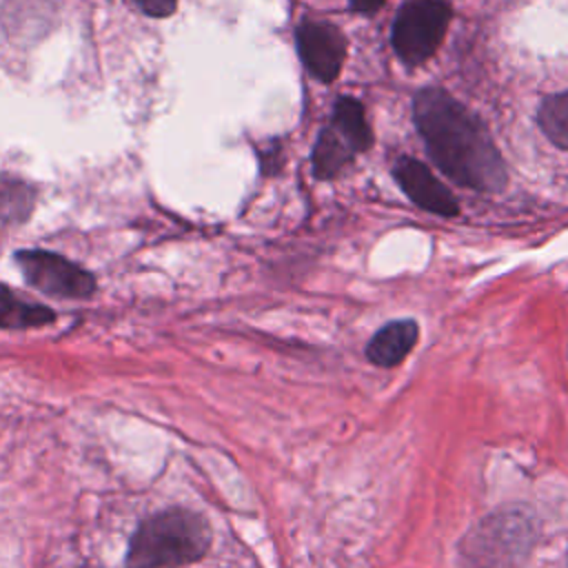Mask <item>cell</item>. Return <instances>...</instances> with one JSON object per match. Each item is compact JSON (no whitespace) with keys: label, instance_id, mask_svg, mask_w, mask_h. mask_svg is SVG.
I'll list each match as a JSON object with an SVG mask.
<instances>
[{"label":"cell","instance_id":"6da1fadb","mask_svg":"<svg viewBox=\"0 0 568 568\" xmlns=\"http://www.w3.org/2000/svg\"><path fill=\"white\" fill-rule=\"evenodd\" d=\"M413 115L430 160L453 182L475 191H499L506 184V166L488 129L453 95L422 89Z\"/></svg>","mask_w":568,"mask_h":568},{"label":"cell","instance_id":"7a4b0ae2","mask_svg":"<svg viewBox=\"0 0 568 568\" xmlns=\"http://www.w3.org/2000/svg\"><path fill=\"white\" fill-rule=\"evenodd\" d=\"M211 544L206 521L184 508H171L142 521L131 537L126 568H169L197 561Z\"/></svg>","mask_w":568,"mask_h":568},{"label":"cell","instance_id":"3957f363","mask_svg":"<svg viewBox=\"0 0 568 568\" xmlns=\"http://www.w3.org/2000/svg\"><path fill=\"white\" fill-rule=\"evenodd\" d=\"M453 9L446 0H408L393 22V47L406 64H422L442 44Z\"/></svg>","mask_w":568,"mask_h":568},{"label":"cell","instance_id":"277c9868","mask_svg":"<svg viewBox=\"0 0 568 568\" xmlns=\"http://www.w3.org/2000/svg\"><path fill=\"white\" fill-rule=\"evenodd\" d=\"M16 262L24 273L27 282L44 295L80 300L89 297L95 291L93 275L58 253L40 248L20 251L16 253Z\"/></svg>","mask_w":568,"mask_h":568},{"label":"cell","instance_id":"5b68a950","mask_svg":"<svg viewBox=\"0 0 568 568\" xmlns=\"http://www.w3.org/2000/svg\"><path fill=\"white\" fill-rule=\"evenodd\" d=\"M297 51L315 80L333 82L346 58V38L328 22H304L297 29Z\"/></svg>","mask_w":568,"mask_h":568},{"label":"cell","instance_id":"8992f818","mask_svg":"<svg viewBox=\"0 0 568 568\" xmlns=\"http://www.w3.org/2000/svg\"><path fill=\"white\" fill-rule=\"evenodd\" d=\"M395 180L402 186V191L422 209L437 213V215H457L459 206L453 193L430 173L426 164L413 158H402L397 160L395 169Z\"/></svg>","mask_w":568,"mask_h":568},{"label":"cell","instance_id":"52a82bcc","mask_svg":"<svg viewBox=\"0 0 568 568\" xmlns=\"http://www.w3.org/2000/svg\"><path fill=\"white\" fill-rule=\"evenodd\" d=\"M419 337V328L413 320H395L382 326L368 342L366 355L377 366L399 364Z\"/></svg>","mask_w":568,"mask_h":568},{"label":"cell","instance_id":"ba28073f","mask_svg":"<svg viewBox=\"0 0 568 568\" xmlns=\"http://www.w3.org/2000/svg\"><path fill=\"white\" fill-rule=\"evenodd\" d=\"M333 129L351 144V149L366 151L373 144V131L366 122L364 106L355 98H339L333 109Z\"/></svg>","mask_w":568,"mask_h":568},{"label":"cell","instance_id":"9c48e42d","mask_svg":"<svg viewBox=\"0 0 568 568\" xmlns=\"http://www.w3.org/2000/svg\"><path fill=\"white\" fill-rule=\"evenodd\" d=\"M351 144L331 126L324 129L313 149V173L320 180H331L344 171V166L353 160Z\"/></svg>","mask_w":568,"mask_h":568},{"label":"cell","instance_id":"30bf717a","mask_svg":"<svg viewBox=\"0 0 568 568\" xmlns=\"http://www.w3.org/2000/svg\"><path fill=\"white\" fill-rule=\"evenodd\" d=\"M53 320V313L36 302L16 295L11 288L0 284V326L2 328H29Z\"/></svg>","mask_w":568,"mask_h":568},{"label":"cell","instance_id":"8fae6325","mask_svg":"<svg viewBox=\"0 0 568 568\" xmlns=\"http://www.w3.org/2000/svg\"><path fill=\"white\" fill-rule=\"evenodd\" d=\"M33 189L18 178L0 175V224H18L33 209Z\"/></svg>","mask_w":568,"mask_h":568},{"label":"cell","instance_id":"7c38bea8","mask_svg":"<svg viewBox=\"0 0 568 568\" xmlns=\"http://www.w3.org/2000/svg\"><path fill=\"white\" fill-rule=\"evenodd\" d=\"M539 126L552 144L568 151V91L550 95L541 102Z\"/></svg>","mask_w":568,"mask_h":568},{"label":"cell","instance_id":"4fadbf2b","mask_svg":"<svg viewBox=\"0 0 568 568\" xmlns=\"http://www.w3.org/2000/svg\"><path fill=\"white\" fill-rule=\"evenodd\" d=\"M135 4H138L146 16L164 18V16H171V13L175 11L178 0H135Z\"/></svg>","mask_w":568,"mask_h":568},{"label":"cell","instance_id":"5bb4252c","mask_svg":"<svg viewBox=\"0 0 568 568\" xmlns=\"http://www.w3.org/2000/svg\"><path fill=\"white\" fill-rule=\"evenodd\" d=\"M382 4H384V0H351L353 11H359V13H371V11L379 9Z\"/></svg>","mask_w":568,"mask_h":568}]
</instances>
